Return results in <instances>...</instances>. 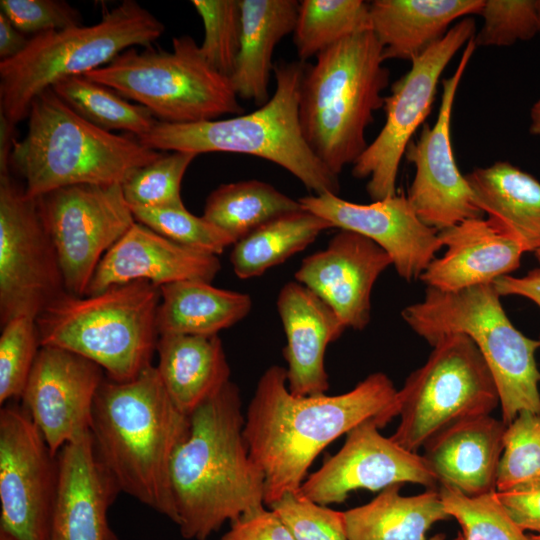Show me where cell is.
<instances>
[{
  "instance_id": "obj_42",
  "label": "cell",
  "mask_w": 540,
  "mask_h": 540,
  "mask_svg": "<svg viewBox=\"0 0 540 540\" xmlns=\"http://www.w3.org/2000/svg\"><path fill=\"white\" fill-rule=\"evenodd\" d=\"M483 25L474 36L477 46H510L539 35L538 0H487L478 13Z\"/></svg>"
},
{
  "instance_id": "obj_18",
  "label": "cell",
  "mask_w": 540,
  "mask_h": 540,
  "mask_svg": "<svg viewBox=\"0 0 540 540\" xmlns=\"http://www.w3.org/2000/svg\"><path fill=\"white\" fill-rule=\"evenodd\" d=\"M104 375L99 365L74 352L40 348L20 399L55 455L66 443L90 431L92 408Z\"/></svg>"
},
{
  "instance_id": "obj_19",
  "label": "cell",
  "mask_w": 540,
  "mask_h": 540,
  "mask_svg": "<svg viewBox=\"0 0 540 540\" xmlns=\"http://www.w3.org/2000/svg\"><path fill=\"white\" fill-rule=\"evenodd\" d=\"M302 209L340 228L363 235L391 257L398 275L406 281L420 279L443 248L438 232L424 224L407 196H394L358 204L333 193L313 194L298 199Z\"/></svg>"
},
{
  "instance_id": "obj_21",
  "label": "cell",
  "mask_w": 540,
  "mask_h": 540,
  "mask_svg": "<svg viewBox=\"0 0 540 540\" xmlns=\"http://www.w3.org/2000/svg\"><path fill=\"white\" fill-rule=\"evenodd\" d=\"M57 459L50 540H120L108 512L121 491L98 456L90 431L66 443Z\"/></svg>"
},
{
  "instance_id": "obj_47",
  "label": "cell",
  "mask_w": 540,
  "mask_h": 540,
  "mask_svg": "<svg viewBox=\"0 0 540 540\" xmlns=\"http://www.w3.org/2000/svg\"><path fill=\"white\" fill-rule=\"evenodd\" d=\"M493 285L500 296H522L540 308V268H535L522 277H499Z\"/></svg>"
},
{
  "instance_id": "obj_33",
  "label": "cell",
  "mask_w": 540,
  "mask_h": 540,
  "mask_svg": "<svg viewBox=\"0 0 540 540\" xmlns=\"http://www.w3.org/2000/svg\"><path fill=\"white\" fill-rule=\"evenodd\" d=\"M298 200L259 180L222 184L205 201L202 217L235 242L266 222L301 210Z\"/></svg>"
},
{
  "instance_id": "obj_2",
  "label": "cell",
  "mask_w": 540,
  "mask_h": 540,
  "mask_svg": "<svg viewBox=\"0 0 540 540\" xmlns=\"http://www.w3.org/2000/svg\"><path fill=\"white\" fill-rule=\"evenodd\" d=\"M190 419V433L170 468L176 525L187 540H208L226 522L265 505V478L244 438L245 415L234 382Z\"/></svg>"
},
{
  "instance_id": "obj_35",
  "label": "cell",
  "mask_w": 540,
  "mask_h": 540,
  "mask_svg": "<svg viewBox=\"0 0 540 540\" xmlns=\"http://www.w3.org/2000/svg\"><path fill=\"white\" fill-rule=\"evenodd\" d=\"M371 30L369 4L362 0L300 1L294 43L300 61L317 57L344 38Z\"/></svg>"
},
{
  "instance_id": "obj_4",
  "label": "cell",
  "mask_w": 540,
  "mask_h": 540,
  "mask_svg": "<svg viewBox=\"0 0 540 540\" xmlns=\"http://www.w3.org/2000/svg\"><path fill=\"white\" fill-rule=\"evenodd\" d=\"M383 47L364 31L344 38L306 68L300 92L299 121L313 153L335 175L361 156L366 128L383 108L389 84Z\"/></svg>"
},
{
  "instance_id": "obj_39",
  "label": "cell",
  "mask_w": 540,
  "mask_h": 540,
  "mask_svg": "<svg viewBox=\"0 0 540 540\" xmlns=\"http://www.w3.org/2000/svg\"><path fill=\"white\" fill-rule=\"evenodd\" d=\"M202 19L204 38L200 50L206 61L230 79L240 50L242 14L240 0H193Z\"/></svg>"
},
{
  "instance_id": "obj_12",
  "label": "cell",
  "mask_w": 540,
  "mask_h": 540,
  "mask_svg": "<svg viewBox=\"0 0 540 540\" xmlns=\"http://www.w3.org/2000/svg\"><path fill=\"white\" fill-rule=\"evenodd\" d=\"M475 30L473 19H461L413 59L410 70L393 83L390 95L384 98L385 124L352 167L354 177L368 178L366 190L372 201L397 194L401 159L432 109L440 76L453 56L475 36Z\"/></svg>"
},
{
  "instance_id": "obj_26",
  "label": "cell",
  "mask_w": 540,
  "mask_h": 540,
  "mask_svg": "<svg viewBox=\"0 0 540 540\" xmlns=\"http://www.w3.org/2000/svg\"><path fill=\"white\" fill-rule=\"evenodd\" d=\"M483 0H375L369 4L371 31L383 59L412 61L439 41L457 19L478 14Z\"/></svg>"
},
{
  "instance_id": "obj_17",
  "label": "cell",
  "mask_w": 540,
  "mask_h": 540,
  "mask_svg": "<svg viewBox=\"0 0 540 540\" xmlns=\"http://www.w3.org/2000/svg\"><path fill=\"white\" fill-rule=\"evenodd\" d=\"M374 420L346 434L341 449L311 473L300 492L317 504L343 503L350 492L383 490L393 484L415 483L438 489L422 455L409 451L379 432Z\"/></svg>"
},
{
  "instance_id": "obj_25",
  "label": "cell",
  "mask_w": 540,
  "mask_h": 540,
  "mask_svg": "<svg viewBox=\"0 0 540 540\" xmlns=\"http://www.w3.org/2000/svg\"><path fill=\"white\" fill-rule=\"evenodd\" d=\"M505 430L491 415L472 418L429 440L422 457L439 485L468 496L496 492Z\"/></svg>"
},
{
  "instance_id": "obj_40",
  "label": "cell",
  "mask_w": 540,
  "mask_h": 540,
  "mask_svg": "<svg viewBox=\"0 0 540 540\" xmlns=\"http://www.w3.org/2000/svg\"><path fill=\"white\" fill-rule=\"evenodd\" d=\"M0 404L20 399L41 348L36 321L22 316L1 326Z\"/></svg>"
},
{
  "instance_id": "obj_44",
  "label": "cell",
  "mask_w": 540,
  "mask_h": 540,
  "mask_svg": "<svg viewBox=\"0 0 540 540\" xmlns=\"http://www.w3.org/2000/svg\"><path fill=\"white\" fill-rule=\"evenodd\" d=\"M0 7L13 25L26 35L81 25L79 11L63 0H1Z\"/></svg>"
},
{
  "instance_id": "obj_15",
  "label": "cell",
  "mask_w": 540,
  "mask_h": 540,
  "mask_svg": "<svg viewBox=\"0 0 540 540\" xmlns=\"http://www.w3.org/2000/svg\"><path fill=\"white\" fill-rule=\"evenodd\" d=\"M59 465L22 405L0 409V531L15 540H50Z\"/></svg>"
},
{
  "instance_id": "obj_37",
  "label": "cell",
  "mask_w": 540,
  "mask_h": 540,
  "mask_svg": "<svg viewBox=\"0 0 540 540\" xmlns=\"http://www.w3.org/2000/svg\"><path fill=\"white\" fill-rule=\"evenodd\" d=\"M198 155L192 152L161 153L149 164L135 170L121 185L130 207H184L181 183Z\"/></svg>"
},
{
  "instance_id": "obj_34",
  "label": "cell",
  "mask_w": 540,
  "mask_h": 540,
  "mask_svg": "<svg viewBox=\"0 0 540 540\" xmlns=\"http://www.w3.org/2000/svg\"><path fill=\"white\" fill-rule=\"evenodd\" d=\"M51 89L78 115L106 131L124 130L139 137L158 121L147 108L131 103L85 75L63 78Z\"/></svg>"
},
{
  "instance_id": "obj_31",
  "label": "cell",
  "mask_w": 540,
  "mask_h": 540,
  "mask_svg": "<svg viewBox=\"0 0 540 540\" xmlns=\"http://www.w3.org/2000/svg\"><path fill=\"white\" fill-rule=\"evenodd\" d=\"M159 335H218L250 312L246 293L217 288L209 282L184 280L160 287Z\"/></svg>"
},
{
  "instance_id": "obj_48",
  "label": "cell",
  "mask_w": 540,
  "mask_h": 540,
  "mask_svg": "<svg viewBox=\"0 0 540 540\" xmlns=\"http://www.w3.org/2000/svg\"><path fill=\"white\" fill-rule=\"evenodd\" d=\"M31 37H27L0 12V58L1 61L16 57L27 46Z\"/></svg>"
},
{
  "instance_id": "obj_53",
  "label": "cell",
  "mask_w": 540,
  "mask_h": 540,
  "mask_svg": "<svg viewBox=\"0 0 540 540\" xmlns=\"http://www.w3.org/2000/svg\"><path fill=\"white\" fill-rule=\"evenodd\" d=\"M538 7H539V23H540V0H538ZM539 35H540V31H539Z\"/></svg>"
},
{
  "instance_id": "obj_49",
  "label": "cell",
  "mask_w": 540,
  "mask_h": 540,
  "mask_svg": "<svg viewBox=\"0 0 540 540\" xmlns=\"http://www.w3.org/2000/svg\"><path fill=\"white\" fill-rule=\"evenodd\" d=\"M531 124L529 131L531 134L540 136V99L534 103L530 112Z\"/></svg>"
},
{
  "instance_id": "obj_30",
  "label": "cell",
  "mask_w": 540,
  "mask_h": 540,
  "mask_svg": "<svg viewBox=\"0 0 540 540\" xmlns=\"http://www.w3.org/2000/svg\"><path fill=\"white\" fill-rule=\"evenodd\" d=\"M403 484H393L370 502L343 511L348 540H444L426 533L438 522L449 520L438 489L403 496Z\"/></svg>"
},
{
  "instance_id": "obj_36",
  "label": "cell",
  "mask_w": 540,
  "mask_h": 540,
  "mask_svg": "<svg viewBox=\"0 0 540 540\" xmlns=\"http://www.w3.org/2000/svg\"><path fill=\"white\" fill-rule=\"evenodd\" d=\"M438 493L447 514L461 527L458 540H528L500 502L497 491L468 496L440 484Z\"/></svg>"
},
{
  "instance_id": "obj_20",
  "label": "cell",
  "mask_w": 540,
  "mask_h": 540,
  "mask_svg": "<svg viewBox=\"0 0 540 540\" xmlns=\"http://www.w3.org/2000/svg\"><path fill=\"white\" fill-rule=\"evenodd\" d=\"M391 257L369 238L340 230L324 250L303 259L295 279L321 298L346 328L364 329L370 321L371 292Z\"/></svg>"
},
{
  "instance_id": "obj_43",
  "label": "cell",
  "mask_w": 540,
  "mask_h": 540,
  "mask_svg": "<svg viewBox=\"0 0 540 540\" xmlns=\"http://www.w3.org/2000/svg\"><path fill=\"white\" fill-rule=\"evenodd\" d=\"M270 508L295 540H348L343 511L320 505L300 490L289 491Z\"/></svg>"
},
{
  "instance_id": "obj_38",
  "label": "cell",
  "mask_w": 540,
  "mask_h": 540,
  "mask_svg": "<svg viewBox=\"0 0 540 540\" xmlns=\"http://www.w3.org/2000/svg\"><path fill=\"white\" fill-rule=\"evenodd\" d=\"M540 481V412L524 410L506 425L496 489L507 492Z\"/></svg>"
},
{
  "instance_id": "obj_45",
  "label": "cell",
  "mask_w": 540,
  "mask_h": 540,
  "mask_svg": "<svg viewBox=\"0 0 540 540\" xmlns=\"http://www.w3.org/2000/svg\"><path fill=\"white\" fill-rule=\"evenodd\" d=\"M218 540H295L280 518L266 505L242 514Z\"/></svg>"
},
{
  "instance_id": "obj_16",
  "label": "cell",
  "mask_w": 540,
  "mask_h": 540,
  "mask_svg": "<svg viewBox=\"0 0 540 540\" xmlns=\"http://www.w3.org/2000/svg\"><path fill=\"white\" fill-rule=\"evenodd\" d=\"M475 48L473 37L466 44L455 72L442 81L441 103L434 125L425 124L419 138L408 144L404 154L415 167L407 198L420 220L437 232L484 215L458 169L450 136L456 92Z\"/></svg>"
},
{
  "instance_id": "obj_46",
  "label": "cell",
  "mask_w": 540,
  "mask_h": 540,
  "mask_svg": "<svg viewBox=\"0 0 540 540\" xmlns=\"http://www.w3.org/2000/svg\"><path fill=\"white\" fill-rule=\"evenodd\" d=\"M497 494L509 516L522 531L540 532V481Z\"/></svg>"
},
{
  "instance_id": "obj_50",
  "label": "cell",
  "mask_w": 540,
  "mask_h": 540,
  "mask_svg": "<svg viewBox=\"0 0 540 540\" xmlns=\"http://www.w3.org/2000/svg\"><path fill=\"white\" fill-rule=\"evenodd\" d=\"M0 540H15L13 537L8 535L7 533L0 531Z\"/></svg>"
},
{
  "instance_id": "obj_11",
  "label": "cell",
  "mask_w": 540,
  "mask_h": 540,
  "mask_svg": "<svg viewBox=\"0 0 540 540\" xmlns=\"http://www.w3.org/2000/svg\"><path fill=\"white\" fill-rule=\"evenodd\" d=\"M432 347L399 390L400 422L391 438L412 452L458 423L490 415L500 404L494 377L467 335H446Z\"/></svg>"
},
{
  "instance_id": "obj_23",
  "label": "cell",
  "mask_w": 540,
  "mask_h": 540,
  "mask_svg": "<svg viewBox=\"0 0 540 540\" xmlns=\"http://www.w3.org/2000/svg\"><path fill=\"white\" fill-rule=\"evenodd\" d=\"M276 304L286 336L283 355L289 391L295 396L326 394V349L346 327L321 298L297 281L281 288Z\"/></svg>"
},
{
  "instance_id": "obj_7",
  "label": "cell",
  "mask_w": 540,
  "mask_h": 540,
  "mask_svg": "<svg viewBox=\"0 0 540 540\" xmlns=\"http://www.w3.org/2000/svg\"><path fill=\"white\" fill-rule=\"evenodd\" d=\"M160 299V287L144 280L93 295L65 291L35 319L41 347L81 355L99 365L111 380H132L152 365L160 336Z\"/></svg>"
},
{
  "instance_id": "obj_22",
  "label": "cell",
  "mask_w": 540,
  "mask_h": 540,
  "mask_svg": "<svg viewBox=\"0 0 540 540\" xmlns=\"http://www.w3.org/2000/svg\"><path fill=\"white\" fill-rule=\"evenodd\" d=\"M220 269L217 255L176 243L136 221L102 257L85 295L137 280L158 287L184 280L211 283Z\"/></svg>"
},
{
  "instance_id": "obj_6",
  "label": "cell",
  "mask_w": 540,
  "mask_h": 540,
  "mask_svg": "<svg viewBox=\"0 0 540 540\" xmlns=\"http://www.w3.org/2000/svg\"><path fill=\"white\" fill-rule=\"evenodd\" d=\"M28 127L14 140L10 166L25 180V193L38 198L73 185L122 184L160 152L101 129L66 105L50 88L30 106Z\"/></svg>"
},
{
  "instance_id": "obj_10",
  "label": "cell",
  "mask_w": 540,
  "mask_h": 540,
  "mask_svg": "<svg viewBox=\"0 0 540 540\" xmlns=\"http://www.w3.org/2000/svg\"><path fill=\"white\" fill-rule=\"evenodd\" d=\"M172 44L171 51L129 48L84 75L161 122L190 124L244 113L230 79L206 61L191 36L174 37Z\"/></svg>"
},
{
  "instance_id": "obj_29",
  "label": "cell",
  "mask_w": 540,
  "mask_h": 540,
  "mask_svg": "<svg viewBox=\"0 0 540 540\" xmlns=\"http://www.w3.org/2000/svg\"><path fill=\"white\" fill-rule=\"evenodd\" d=\"M299 4L296 0H240L241 43L230 77L239 98L259 107L270 99L274 49L281 39L294 32Z\"/></svg>"
},
{
  "instance_id": "obj_8",
  "label": "cell",
  "mask_w": 540,
  "mask_h": 540,
  "mask_svg": "<svg viewBox=\"0 0 540 540\" xmlns=\"http://www.w3.org/2000/svg\"><path fill=\"white\" fill-rule=\"evenodd\" d=\"M493 283L458 291L427 287L424 298L405 307L402 318L434 346L442 337L461 333L477 346L496 382L502 421L517 414L540 412V371L536 352L540 340L525 336L508 318Z\"/></svg>"
},
{
  "instance_id": "obj_27",
  "label": "cell",
  "mask_w": 540,
  "mask_h": 540,
  "mask_svg": "<svg viewBox=\"0 0 540 540\" xmlns=\"http://www.w3.org/2000/svg\"><path fill=\"white\" fill-rule=\"evenodd\" d=\"M156 353V369L168 395L189 416L230 381L218 335H160Z\"/></svg>"
},
{
  "instance_id": "obj_52",
  "label": "cell",
  "mask_w": 540,
  "mask_h": 540,
  "mask_svg": "<svg viewBox=\"0 0 540 540\" xmlns=\"http://www.w3.org/2000/svg\"><path fill=\"white\" fill-rule=\"evenodd\" d=\"M537 260L539 261V264H540V247L534 252Z\"/></svg>"
},
{
  "instance_id": "obj_5",
  "label": "cell",
  "mask_w": 540,
  "mask_h": 540,
  "mask_svg": "<svg viewBox=\"0 0 540 540\" xmlns=\"http://www.w3.org/2000/svg\"><path fill=\"white\" fill-rule=\"evenodd\" d=\"M305 70L302 61L275 66L273 95L249 114L190 124L157 121L148 133L137 138L156 151L256 156L286 169L314 194L338 195L339 177L313 153L302 134L299 102Z\"/></svg>"
},
{
  "instance_id": "obj_13",
  "label": "cell",
  "mask_w": 540,
  "mask_h": 540,
  "mask_svg": "<svg viewBox=\"0 0 540 540\" xmlns=\"http://www.w3.org/2000/svg\"><path fill=\"white\" fill-rule=\"evenodd\" d=\"M36 200L65 289L84 296L102 257L136 222L122 185L67 186Z\"/></svg>"
},
{
  "instance_id": "obj_51",
  "label": "cell",
  "mask_w": 540,
  "mask_h": 540,
  "mask_svg": "<svg viewBox=\"0 0 540 540\" xmlns=\"http://www.w3.org/2000/svg\"><path fill=\"white\" fill-rule=\"evenodd\" d=\"M528 540H540V532L537 534L528 535Z\"/></svg>"
},
{
  "instance_id": "obj_28",
  "label": "cell",
  "mask_w": 540,
  "mask_h": 540,
  "mask_svg": "<svg viewBox=\"0 0 540 540\" xmlns=\"http://www.w3.org/2000/svg\"><path fill=\"white\" fill-rule=\"evenodd\" d=\"M489 223L525 252L540 247V182L513 164L498 161L465 175Z\"/></svg>"
},
{
  "instance_id": "obj_32",
  "label": "cell",
  "mask_w": 540,
  "mask_h": 540,
  "mask_svg": "<svg viewBox=\"0 0 540 540\" xmlns=\"http://www.w3.org/2000/svg\"><path fill=\"white\" fill-rule=\"evenodd\" d=\"M330 228L328 221L304 209L280 215L233 244V271L240 279L259 276L305 249Z\"/></svg>"
},
{
  "instance_id": "obj_1",
  "label": "cell",
  "mask_w": 540,
  "mask_h": 540,
  "mask_svg": "<svg viewBox=\"0 0 540 540\" xmlns=\"http://www.w3.org/2000/svg\"><path fill=\"white\" fill-rule=\"evenodd\" d=\"M398 414L399 390L383 372L368 375L343 394L295 396L286 369L267 368L243 430L250 456L264 474L265 505L299 490L315 458L340 436L368 420L383 428Z\"/></svg>"
},
{
  "instance_id": "obj_3",
  "label": "cell",
  "mask_w": 540,
  "mask_h": 540,
  "mask_svg": "<svg viewBox=\"0 0 540 540\" xmlns=\"http://www.w3.org/2000/svg\"><path fill=\"white\" fill-rule=\"evenodd\" d=\"M190 428L154 365L125 382L105 377L90 422L97 454L120 491L175 524L171 461Z\"/></svg>"
},
{
  "instance_id": "obj_41",
  "label": "cell",
  "mask_w": 540,
  "mask_h": 540,
  "mask_svg": "<svg viewBox=\"0 0 540 540\" xmlns=\"http://www.w3.org/2000/svg\"><path fill=\"white\" fill-rule=\"evenodd\" d=\"M131 210L137 222L190 248L218 256L228 246L235 243L230 235L202 216L193 215L185 206L180 208L131 207Z\"/></svg>"
},
{
  "instance_id": "obj_9",
  "label": "cell",
  "mask_w": 540,
  "mask_h": 540,
  "mask_svg": "<svg viewBox=\"0 0 540 540\" xmlns=\"http://www.w3.org/2000/svg\"><path fill=\"white\" fill-rule=\"evenodd\" d=\"M164 30L148 10L125 0L96 24L32 36L20 54L0 61L1 116L15 126L59 80L102 67L132 46L148 47Z\"/></svg>"
},
{
  "instance_id": "obj_24",
  "label": "cell",
  "mask_w": 540,
  "mask_h": 540,
  "mask_svg": "<svg viewBox=\"0 0 540 540\" xmlns=\"http://www.w3.org/2000/svg\"><path fill=\"white\" fill-rule=\"evenodd\" d=\"M438 236L446 251L431 261L420 280L442 291L493 283L515 271L525 253L518 242L483 218L467 219Z\"/></svg>"
},
{
  "instance_id": "obj_14",
  "label": "cell",
  "mask_w": 540,
  "mask_h": 540,
  "mask_svg": "<svg viewBox=\"0 0 540 540\" xmlns=\"http://www.w3.org/2000/svg\"><path fill=\"white\" fill-rule=\"evenodd\" d=\"M66 291L56 250L36 198L0 174V324L36 319Z\"/></svg>"
}]
</instances>
